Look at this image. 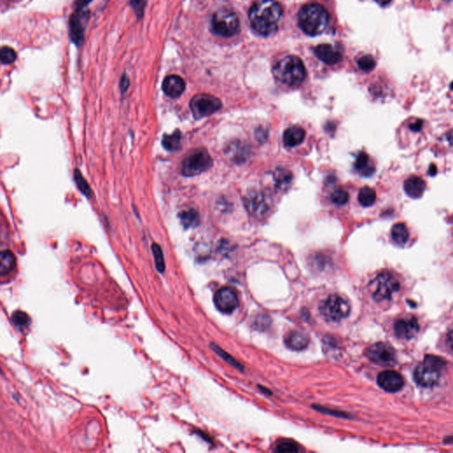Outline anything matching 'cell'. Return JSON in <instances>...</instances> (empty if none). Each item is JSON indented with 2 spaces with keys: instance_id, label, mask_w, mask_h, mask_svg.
Listing matches in <instances>:
<instances>
[{
  "instance_id": "d4e9b609",
  "label": "cell",
  "mask_w": 453,
  "mask_h": 453,
  "mask_svg": "<svg viewBox=\"0 0 453 453\" xmlns=\"http://www.w3.org/2000/svg\"><path fill=\"white\" fill-rule=\"evenodd\" d=\"M369 163H370L369 156L365 152H359L357 154L355 162H354V167L357 171L360 172L362 174L370 175L374 173L375 168L370 166Z\"/></svg>"
},
{
  "instance_id": "e0dca14e",
  "label": "cell",
  "mask_w": 453,
  "mask_h": 453,
  "mask_svg": "<svg viewBox=\"0 0 453 453\" xmlns=\"http://www.w3.org/2000/svg\"><path fill=\"white\" fill-rule=\"evenodd\" d=\"M225 153L232 161L237 164H241L248 159L250 152L247 145L241 142L236 141L230 143V145L226 146Z\"/></svg>"
},
{
  "instance_id": "277c9868",
  "label": "cell",
  "mask_w": 453,
  "mask_h": 453,
  "mask_svg": "<svg viewBox=\"0 0 453 453\" xmlns=\"http://www.w3.org/2000/svg\"><path fill=\"white\" fill-rule=\"evenodd\" d=\"M446 363L442 357L426 355L424 360L418 365L414 372V379L418 385L431 388L438 382Z\"/></svg>"
},
{
  "instance_id": "f546056e",
  "label": "cell",
  "mask_w": 453,
  "mask_h": 453,
  "mask_svg": "<svg viewBox=\"0 0 453 453\" xmlns=\"http://www.w3.org/2000/svg\"><path fill=\"white\" fill-rule=\"evenodd\" d=\"M210 345H211V348H212V350H214L216 353L219 355V357H222L223 359L226 361V362H228L229 364L231 365L234 368H237V369H240V370H243V366L239 364V363H238V362H237V361L230 354L226 352L225 350H223L221 348H219L218 345H216L214 343H211Z\"/></svg>"
},
{
  "instance_id": "4fadbf2b",
  "label": "cell",
  "mask_w": 453,
  "mask_h": 453,
  "mask_svg": "<svg viewBox=\"0 0 453 453\" xmlns=\"http://www.w3.org/2000/svg\"><path fill=\"white\" fill-rule=\"evenodd\" d=\"M377 383L382 389L390 393L399 391L404 384L403 377L394 370H385L380 373L377 377Z\"/></svg>"
},
{
  "instance_id": "52a82bcc",
  "label": "cell",
  "mask_w": 453,
  "mask_h": 453,
  "mask_svg": "<svg viewBox=\"0 0 453 453\" xmlns=\"http://www.w3.org/2000/svg\"><path fill=\"white\" fill-rule=\"evenodd\" d=\"M322 316L330 322H338L350 314V306L344 298L338 295H330L320 306Z\"/></svg>"
},
{
  "instance_id": "83f0119b",
  "label": "cell",
  "mask_w": 453,
  "mask_h": 453,
  "mask_svg": "<svg viewBox=\"0 0 453 453\" xmlns=\"http://www.w3.org/2000/svg\"><path fill=\"white\" fill-rule=\"evenodd\" d=\"M375 200H376V193L374 189L368 186L361 189L358 193V201L361 205L365 207H368L374 205Z\"/></svg>"
},
{
  "instance_id": "30bf717a",
  "label": "cell",
  "mask_w": 453,
  "mask_h": 453,
  "mask_svg": "<svg viewBox=\"0 0 453 453\" xmlns=\"http://www.w3.org/2000/svg\"><path fill=\"white\" fill-rule=\"evenodd\" d=\"M366 355L369 360L382 367H391L396 363V351L391 345L385 343H377L369 347Z\"/></svg>"
},
{
  "instance_id": "836d02e7",
  "label": "cell",
  "mask_w": 453,
  "mask_h": 453,
  "mask_svg": "<svg viewBox=\"0 0 453 453\" xmlns=\"http://www.w3.org/2000/svg\"><path fill=\"white\" fill-rule=\"evenodd\" d=\"M12 319H13L14 324L21 329L27 328L29 325V317L27 313H25L23 311H15L13 314Z\"/></svg>"
},
{
  "instance_id": "ac0fdd59",
  "label": "cell",
  "mask_w": 453,
  "mask_h": 453,
  "mask_svg": "<svg viewBox=\"0 0 453 453\" xmlns=\"http://www.w3.org/2000/svg\"><path fill=\"white\" fill-rule=\"evenodd\" d=\"M315 54L320 60L328 65H335L342 59L341 53L328 43L317 46L315 48Z\"/></svg>"
},
{
  "instance_id": "7402d4cb",
  "label": "cell",
  "mask_w": 453,
  "mask_h": 453,
  "mask_svg": "<svg viewBox=\"0 0 453 453\" xmlns=\"http://www.w3.org/2000/svg\"><path fill=\"white\" fill-rule=\"evenodd\" d=\"M16 258L10 251H0V276H7L14 271Z\"/></svg>"
},
{
  "instance_id": "7a4b0ae2",
  "label": "cell",
  "mask_w": 453,
  "mask_h": 453,
  "mask_svg": "<svg viewBox=\"0 0 453 453\" xmlns=\"http://www.w3.org/2000/svg\"><path fill=\"white\" fill-rule=\"evenodd\" d=\"M329 15L325 8L319 4H308L298 14V23L307 35L322 34L329 24Z\"/></svg>"
},
{
  "instance_id": "d590c367",
  "label": "cell",
  "mask_w": 453,
  "mask_h": 453,
  "mask_svg": "<svg viewBox=\"0 0 453 453\" xmlns=\"http://www.w3.org/2000/svg\"><path fill=\"white\" fill-rule=\"evenodd\" d=\"M357 65L363 71H371L375 67V61L373 57L366 55L357 60Z\"/></svg>"
},
{
  "instance_id": "9c48e42d",
  "label": "cell",
  "mask_w": 453,
  "mask_h": 453,
  "mask_svg": "<svg viewBox=\"0 0 453 453\" xmlns=\"http://www.w3.org/2000/svg\"><path fill=\"white\" fill-rule=\"evenodd\" d=\"M221 106V101L218 98L209 94H198L194 96L190 104L191 113L196 119L210 116L218 112Z\"/></svg>"
},
{
  "instance_id": "ab89813d",
  "label": "cell",
  "mask_w": 453,
  "mask_h": 453,
  "mask_svg": "<svg viewBox=\"0 0 453 453\" xmlns=\"http://www.w3.org/2000/svg\"><path fill=\"white\" fill-rule=\"evenodd\" d=\"M437 172V168H436V166L435 165H431L430 167H429V171H428V173L430 174V175H435V173Z\"/></svg>"
},
{
  "instance_id": "ffe728a7",
  "label": "cell",
  "mask_w": 453,
  "mask_h": 453,
  "mask_svg": "<svg viewBox=\"0 0 453 453\" xmlns=\"http://www.w3.org/2000/svg\"><path fill=\"white\" fill-rule=\"evenodd\" d=\"M284 343L290 350H302L307 346L309 337L306 334L299 331H291L287 334L284 338Z\"/></svg>"
},
{
  "instance_id": "8992f818",
  "label": "cell",
  "mask_w": 453,
  "mask_h": 453,
  "mask_svg": "<svg viewBox=\"0 0 453 453\" xmlns=\"http://www.w3.org/2000/svg\"><path fill=\"white\" fill-rule=\"evenodd\" d=\"M212 166V157L204 148L196 149L190 152L182 165L184 176H194L204 173Z\"/></svg>"
},
{
  "instance_id": "8fae6325",
  "label": "cell",
  "mask_w": 453,
  "mask_h": 453,
  "mask_svg": "<svg viewBox=\"0 0 453 453\" xmlns=\"http://www.w3.org/2000/svg\"><path fill=\"white\" fill-rule=\"evenodd\" d=\"M213 302L216 308L226 314L233 312L239 304L236 290L228 286L222 287L216 291Z\"/></svg>"
},
{
  "instance_id": "d6a6232c",
  "label": "cell",
  "mask_w": 453,
  "mask_h": 453,
  "mask_svg": "<svg viewBox=\"0 0 453 453\" xmlns=\"http://www.w3.org/2000/svg\"><path fill=\"white\" fill-rule=\"evenodd\" d=\"M349 198L350 197H349L348 192L343 190V189L336 190L331 195V200H332L334 204H336L337 205H346L348 201H349Z\"/></svg>"
},
{
  "instance_id": "603a6c76",
  "label": "cell",
  "mask_w": 453,
  "mask_h": 453,
  "mask_svg": "<svg viewBox=\"0 0 453 453\" xmlns=\"http://www.w3.org/2000/svg\"><path fill=\"white\" fill-rule=\"evenodd\" d=\"M180 223L185 229H191L196 228L199 225L200 218L198 212L195 209H188L184 210L179 213Z\"/></svg>"
},
{
  "instance_id": "1f68e13d",
  "label": "cell",
  "mask_w": 453,
  "mask_h": 453,
  "mask_svg": "<svg viewBox=\"0 0 453 453\" xmlns=\"http://www.w3.org/2000/svg\"><path fill=\"white\" fill-rule=\"evenodd\" d=\"M74 176L75 184L77 185V187L79 188V190H80L85 196L88 197V198L92 197V190H90V187H89L88 183L86 182V180H85L83 176H82L81 172L78 169L75 170V171H74Z\"/></svg>"
},
{
  "instance_id": "d6986e66",
  "label": "cell",
  "mask_w": 453,
  "mask_h": 453,
  "mask_svg": "<svg viewBox=\"0 0 453 453\" xmlns=\"http://www.w3.org/2000/svg\"><path fill=\"white\" fill-rule=\"evenodd\" d=\"M305 138V132L304 128L299 126L287 128L283 134V143L288 148H294L297 145H301Z\"/></svg>"
},
{
  "instance_id": "6da1fadb",
  "label": "cell",
  "mask_w": 453,
  "mask_h": 453,
  "mask_svg": "<svg viewBox=\"0 0 453 453\" xmlns=\"http://www.w3.org/2000/svg\"><path fill=\"white\" fill-rule=\"evenodd\" d=\"M282 16L283 9L276 0H256L249 12L251 28L262 35L274 34Z\"/></svg>"
},
{
  "instance_id": "44dd1931",
  "label": "cell",
  "mask_w": 453,
  "mask_h": 453,
  "mask_svg": "<svg viewBox=\"0 0 453 453\" xmlns=\"http://www.w3.org/2000/svg\"><path fill=\"white\" fill-rule=\"evenodd\" d=\"M404 191L413 198H421L426 190V184L421 177L411 176L404 182Z\"/></svg>"
},
{
  "instance_id": "8d00e7d4",
  "label": "cell",
  "mask_w": 453,
  "mask_h": 453,
  "mask_svg": "<svg viewBox=\"0 0 453 453\" xmlns=\"http://www.w3.org/2000/svg\"><path fill=\"white\" fill-rule=\"evenodd\" d=\"M131 7L134 11L138 18H141L144 15L145 8L147 4V0H131Z\"/></svg>"
},
{
  "instance_id": "3957f363",
  "label": "cell",
  "mask_w": 453,
  "mask_h": 453,
  "mask_svg": "<svg viewBox=\"0 0 453 453\" xmlns=\"http://www.w3.org/2000/svg\"><path fill=\"white\" fill-rule=\"evenodd\" d=\"M278 81L289 86H297L305 78V68L302 60L296 56H287L280 60L273 68Z\"/></svg>"
},
{
  "instance_id": "74e56055",
  "label": "cell",
  "mask_w": 453,
  "mask_h": 453,
  "mask_svg": "<svg viewBox=\"0 0 453 453\" xmlns=\"http://www.w3.org/2000/svg\"><path fill=\"white\" fill-rule=\"evenodd\" d=\"M422 127H423V121L421 120H417L414 123L410 124V128L414 132H418V131L421 130Z\"/></svg>"
},
{
  "instance_id": "f1b7e54d",
  "label": "cell",
  "mask_w": 453,
  "mask_h": 453,
  "mask_svg": "<svg viewBox=\"0 0 453 453\" xmlns=\"http://www.w3.org/2000/svg\"><path fill=\"white\" fill-rule=\"evenodd\" d=\"M152 253L154 256L155 259L156 267L158 269V271L163 273L166 268V264H165V258H164V254H163L162 249L158 244H153L152 246Z\"/></svg>"
},
{
  "instance_id": "e575fe53",
  "label": "cell",
  "mask_w": 453,
  "mask_h": 453,
  "mask_svg": "<svg viewBox=\"0 0 453 453\" xmlns=\"http://www.w3.org/2000/svg\"><path fill=\"white\" fill-rule=\"evenodd\" d=\"M276 449L279 452H297L299 447L292 441H283L276 446Z\"/></svg>"
},
{
  "instance_id": "5b68a950",
  "label": "cell",
  "mask_w": 453,
  "mask_h": 453,
  "mask_svg": "<svg viewBox=\"0 0 453 453\" xmlns=\"http://www.w3.org/2000/svg\"><path fill=\"white\" fill-rule=\"evenodd\" d=\"M239 19L237 14L229 8H221L213 14L211 28L216 35L230 37L239 30Z\"/></svg>"
},
{
  "instance_id": "cb8c5ba5",
  "label": "cell",
  "mask_w": 453,
  "mask_h": 453,
  "mask_svg": "<svg viewBox=\"0 0 453 453\" xmlns=\"http://www.w3.org/2000/svg\"><path fill=\"white\" fill-rule=\"evenodd\" d=\"M276 187L280 190H286L292 183V173L285 168H277L274 173Z\"/></svg>"
},
{
  "instance_id": "f35d334b",
  "label": "cell",
  "mask_w": 453,
  "mask_h": 453,
  "mask_svg": "<svg viewBox=\"0 0 453 453\" xmlns=\"http://www.w3.org/2000/svg\"><path fill=\"white\" fill-rule=\"evenodd\" d=\"M128 85H129V80H128V78L127 77V75H123V77H122L121 81H120V88H121V92H126V89L128 88Z\"/></svg>"
},
{
  "instance_id": "2e32d148",
  "label": "cell",
  "mask_w": 453,
  "mask_h": 453,
  "mask_svg": "<svg viewBox=\"0 0 453 453\" xmlns=\"http://www.w3.org/2000/svg\"><path fill=\"white\" fill-rule=\"evenodd\" d=\"M185 87L186 84L184 79L175 74L166 76L163 81V92H165L166 96L172 99L179 98L185 90Z\"/></svg>"
},
{
  "instance_id": "7c38bea8",
  "label": "cell",
  "mask_w": 453,
  "mask_h": 453,
  "mask_svg": "<svg viewBox=\"0 0 453 453\" xmlns=\"http://www.w3.org/2000/svg\"><path fill=\"white\" fill-rule=\"evenodd\" d=\"M244 204L252 215L261 217L268 212V203L261 191H250L244 198Z\"/></svg>"
},
{
  "instance_id": "60d3db41",
  "label": "cell",
  "mask_w": 453,
  "mask_h": 453,
  "mask_svg": "<svg viewBox=\"0 0 453 453\" xmlns=\"http://www.w3.org/2000/svg\"><path fill=\"white\" fill-rule=\"evenodd\" d=\"M375 1H376L380 6H382V7H385V6L389 5V4L391 2V0H375Z\"/></svg>"
},
{
  "instance_id": "5bb4252c",
  "label": "cell",
  "mask_w": 453,
  "mask_h": 453,
  "mask_svg": "<svg viewBox=\"0 0 453 453\" xmlns=\"http://www.w3.org/2000/svg\"><path fill=\"white\" fill-rule=\"evenodd\" d=\"M84 9L82 7H75V11L69 20V35L71 40L77 46H80L83 41L84 27L82 21L84 18Z\"/></svg>"
},
{
  "instance_id": "ba28073f",
  "label": "cell",
  "mask_w": 453,
  "mask_h": 453,
  "mask_svg": "<svg viewBox=\"0 0 453 453\" xmlns=\"http://www.w3.org/2000/svg\"><path fill=\"white\" fill-rule=\"evenodd\" d=\"M399 289V282L389 273L380 274L371 283L373 297L377 302L389 300Z\"/></svg>"
},
{
  "instance_id": "484cf974",
  "label": "cell",
  "mask_w": 453,
  "mask_h": 453,
  "mask_svg": "<svg viewBox=\"0 0 453 453\" xmlns=\"http://www.w3.org/2000/svg\"><path fill=\"white\" fill-rule=\"evenodd\" d=\"M182 134L179 130H175L170 134H164L162 138V145L164 148L169 152H175L180 147Z\"/></svg>"
},
{
  "instance_id": "4316f807",
  "label": "cell",
  "mask_w": 453,
  "mask_h": 453,
  "mask_svg": "<svg viewBox=\"0 0 453 453\" xmlns=\"http://www.w3.org/2000/svg\"><path fill=\"white\" fill-rule=\"evenodd\" d=\"M391 237L393 241L397 244L402 245L406 244L409 239V231L407 226L403 223H397L394 225L391 230Z\"/></svg>"
},
{
  "instance_id": "4dcf8cb0",
  "label": "cell",
  "mask_w": 453,
  "mask_h": 453,
  "mask_svg": "<svg viewBox=\"0 0 453 453\" xmlns=\"http://www.w3.org/2000/svg\"><path fill=\"white\" fill-rule=\"evenodd\" d=\"M17 54L13 48L9 46L0 47V62L3 64L14 63L16 60Z\"/></svg>"
},
{
  "instance_id": "9a60e30c",
  "label": "cell",
  "mask_w": 453,
  "mask_h": 453,
  "mask_svg": "<svg viewBox=\"0 0 453 453\" xmlns=\"http://www.w3.org/2000/svg\"><path fill=\"white\" fill-rule=\"evenodd\" d=\"M420 329L417 319L415 317L400 319L394 324V331L399 339L410 340L417 335Z\"/></svg>"
}]
</instances>
